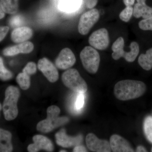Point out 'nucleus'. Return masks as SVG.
Segmentation results:
<instances>
[{
	"mask_svg": "<svg viewBox=\"0 0 152 152\" xmlns=\"http://www.w3.org/2000/svg\"><path fill=\"white\" fill-rule=\"evenodd\" d=\"M98 0H86V6L89 9H93L97 4Z\"/></svg>",
	"mask_w": 152,
	"mask_h": 152,
	"instance_id": "31",
	"label": "nucleus"
},
{
	"mask_svg": "<svg viewBox=\"0 0 152 152\" xmlns=\"http://www.w3.org/2000/svg\"><path fill=\"white\" fill-rule=\"evenodd\" d=\"M33 31L31 28L24 26L14 29L11 33V39L15 43L26 42L32 37Z\"/></svg>",
	"mask_w": 152,
	"mask_h": 152,
	"instance_id": "15",
	"label": "nucleus"
},
{
	"mask_svg": "<svg viewBox=\"0 0 152 152\" xmlns=\"http://www.w3.org/2000/svg\"><path fill=\"white\" fill-rule=\"evenodd\" d=\"M60 152H67L66 151H65V150H61V151H60Z\"/></svg>",
	"mask_w": 152,
	"mask_h": 152,
	"instance_id": "38",
	"label": "nucleus"
},
{
	"mask_svg": "<svg viewBox=\"0 0 152 152\" xmlns=\"http://www.w3.org/2000/svg\"><path fill=\"white\" fill-rule=\"evenodd\" d=\"M130 48V51L128 52L125 51L123 57L128 62H133L139 54L140 48L137 43L133 42L131 43Z\"/></svg>",
	"mask_w": 152,
	"mask_h": 152,
	"instance_id": "21",
	"label": "nucleus"
},
{
	"mask_svg": "<svg viewBox=\"0 0 152 152\" xmlns=\"http://www.w3.org/2000/svg\"><path fill=\"white\" fill-rule=\"evenodd\" d=\"M139 26L141 29L147 31H152V16L144 19L139 23Z\"/></svg>",
	"mask_w": 152,
	"mask_h": 152,
	"instance_id": "26",
	"label": "nucleus"
},
{
	"mask_svg": "<svg viewBox=\"0 0 152 152\" xmlns=\"http://www.w3.org/2000/svg\"><path fill=\"white\" fill-rule=\"evenodd\" d=\"M84 68L90 74H95L99 69L100 56L97 51L92 47L86 46L80 53Z\"/></svg>",
	"mask_w": 152,
	"mask_h": 152,
	"instance_id": "5",
	"label": "nucleus"
},
{
	"mask_svg": "<svg viewBox=\"0 0 152 152\" xmlns=\"http://www.w3.org/2000/svg\"><path fill=\"white\" fill-rule=\"evenodd\" d=\"M5 97L2 106L3 113L6 120H14L18 114V104L20 96L19 89L14 86H10L5 91Z\"/></svg>",
	"mask_w": 152,
	"mask_h": 152,
	"instance_id": "3",
	"label": "nucleus"
},
{
	"mask_svg": "<svg viewBox=\"0 0 152 152\" xmlns=\"http://www.w3.org/2000/svg\"><path fill=\"white\" fill-rule=\"evenodd\" d=\"M19 0H0V5L5 13L15 15L19 8Z\"/></svg>",
	"mask_w": 152,
	"mask_h": 152,
	"instance_id": "19",
	"label": "nucleus"
},
{
	"mask_svg": "<svg viewBox=\"0 0 152 152\" xmlns=\"http://www.w3.org/2000/svg\"><path fill=\"white\" fill-rule=\"evenodd\" d=\"M99 17V12L96 9H93L83 14L80 18L78 26L80 34L83 35H87L98 21Z\"/></svg>",
	"mask_w": 152,
	"mask_h": 152,
	"instance_id": "6",
	"label": "nucleus"
},
{
	"mask_svg": "<svg viewBox=\"0 0 152 152\" xmlns=\"http://www.w3.org/2000/svg\"><path fill=\"white\" fill-rule=\"evenodd\" d=\"M12 134L9 131L0 129V152L12 151Z\"/></svg>",
	"mask_w": 152,
	"mask_h": 152,
	"instance_id": "17",
	"label": "nucleus"
},
{
	"mask_svg": "<svg viewBox=\"0 0 152 152\" xmlns=\"http://www.w3.org/2000/svg\"><path fill=\"white\" fill-rule=\"evenodd\" d=\"M61 110L58 106H50L47 109V117L38 123L37 129L41 132H50L55 129L66 124L69 122V118L66 117H59Z\"/></svg>",
	"mask_w": 152,
	"mask_h": 152,
	"instance_id": "2",
	"label": "nucleus"
},
{
	"mask_svg": "<svg viewBox=\"0 0 152 152\" xmlns=\"http://www.w3.org/2000/svg\"><path fill=\"white\" fill-rule=\"evenodd\" d=\"M151 152H152V149H151Z\"/></svg>",
	"mask_w": 152,
	"mask_h": 152,
	"instance_id": "39",
	"label": "nucleus"
},
{
	"mask_svg": "<svg viewBox=\"0 0 152 152\" xmlns=\"http://www.w3.org/2000/svg\"><path fill=\"white\" fill-rule=\"evenodd\" d=\"M37 71V64L33 62H29L23 68V72L30 76L35 74Z\"/></svg>",
	"mask_w": 152,
	"mask_h": 152,
	"instance_id": "27",
	"label": "nucleus"
},
{
	"mask_svg": "<svg viewBox=\"0 0 152 152\" xmlns=\"http://www.w3.org/2000/svg\"><path fill=\"white\" fill-rule=\"evenodd\" d=\"M126 7H132L134 4L135 0H123Z\"/></svg>",
	"mask_w": 152,
	"mask_h": 152,
	"instance_id": "33",
	"label": "nucleus"
},
{
	"mask_svg": "<svg viewBox=\"0 0 152 152\" xmlns=\"http://www.w3.org/2000/svg\"><path fill=\"white\" fill-rule=\"evenodd\" d=\"M146 89L145 85L143 82L134 80H123L115 85L114 93L118 99L128 101L141 96Z\"/></svg>",
	"mask_w": 152,
	"mask_h": 152,
	"instance_id": "1",
	"label": "nucleus"
},
{
	"mask_svg": "<svg viewBox=\"0 0 152 152\" xmlns=\"http://www.w3.org/2000/svg\"><path fill=\"white\" fill-rule=\"evenodd\" d=\"M136 152H147L146 150L142 146H139L137 148Z\"/></svg>",
	"mask_w": 152,
	"mask_h": 152,
	"instance_id": "35",
	"label": "nucleus"
},
{
	"mask_svg": "<svg viewBox=\"0 0 152 152\" xmlns=\"http://www.w3.org/2000/svg\"><path fill=\"white\" fill-rule=\"evenodd\" d=\"M62 80L66 87L74 91L85 93L88 90L86 83L76 69H68L65 71L62 75Z\"/></svg>",
	"mask_w": 152,
	"mask_h": 152,
	"instance_id": "4",
	"label": "nucleus"
},
{
	"mask_svg": "<svg viewBox=\"0 0 152 152\" xmlns=\"http://www.w3.org/2000/svg\"><path fill=\"white\" fill-rule=\"evenodd\" d=\"M110 145L114 152H133L134 151L129 143L118 135L114 134L110 138Z\"/></svg>",
	"mask_w": 152,
	"mask_h": 152,
	"instance_id": "14",
	"label": "nucleus"
},
{
	"mask_svg": "<svg viewBox=\"0 0 152 152\" xmlns=\"http://www.w3.org/2000/svg\"><path fill=\"white\" fill-rule=\"evenodd\" d=\"M86 143L89 149L93 152H110L112 151L108 141L100 140L93 133L87 135Z\"/></svg>",
	"mask_w": 152,
	"mask_h": 152,
	"instance_id": "10",
	"label": "nucleus"
},
{
	"mask_svg": "<svg viewBox=\"0 0 152 152\" xmlns=\"http://www.w3.org/2000/svg\"><path fill=\"white\" fill-rule=\"evenodd\" d=\"M88 42L91 46L94 48L101 50H106L110 43L107 30L102 28L94 32L90 36Z\"/></svg>",
	"mask_w": 152,
	"mask_h": 152,
	"instance_id": "7",
	"label": "nucleus"
},
{
	"mask_svg": "<svg viewBox=\"0 0 152 152\" xmlns=\"http://www.w3.org/2000/svg\"><path fill=\"white\" fill-rule=\"evenodd\" d=\"M138 63L144 69L150 70L152 68V48L147 51L145 54H141L139 57Z\"/></svg>",
	"mask_w": 152,
	"mask_h": 152,
	"instance_id": "20",
	"label": "nucleus"
},
{
	"mask_svg": "<svg viewBox=\"0 0 152 152\" xmlns=\"http://www.w3.org/2000/svg\"><path fill=\"white\" fill-rule=\"evenodd\" d=\"M76 61L75 56L72 50L65 48L60 52L55 61V64L60 69H68L75 65Z\"/></svg>",
	"mask_w": 152,
	"mask_h": 152,
	"instance_id": "9",
	"label": "nucleus"
},
{
	"mask_svg": "<svg viewBox=\"0 0 152 152\" xmlns=\"http://www.w3.org/2000/svg\"><path fill=\"white\" fill-rule=\"evenodd\" d=\"M84 93H79L75 104V108L78 110H80L83 107L85 103Z\"/></svg>",
	"mask_w": 152,
	"mask_h": 152,
	"instance_id": "28",
	"label": "nucleus"
},
{
	"mask_svg": "<svg viewBox=\"0 0 152 152\" xmlns=\"http://www.w3.org/2000/svg\"><path fill=\"white\" fill-rule=\"evenodd\" d=\"M57 7L61 12L67 13L74 12L81 6L82 0H57Z\"/></svg>",
	"mask_w": 152,
	"mask_h": 152,
	"instance_id": "16",
	"label": "nucleus"
},
{
	"mask_svg": "<svg viewBox=\"0 0 152 152\" xmlns=\"http://www.w3.org/2000/svg\"><path fill=\"white\" fill-rule=\"evenodd\" d=\"M56 142L60 146L63 148H68L80 145L83 141L82 135L71 137L66 134L65 129H62L55 135Z\"/></svg>",
	"mask_w": 152,
	"mask_h": 152,
	"instance_id": "12",
	"label": "nucleus"
},
{
	"mask_svg": "<svg viewBox=\"0 0 152 152\" xmlns=\"http://www.w3.org/2000/svg\"><path fill=\"white\" fill-rule=\"evenodd\" d=\"M33 140L34 143L28 146V151L37 152L42 150L48 152L53 151V142L47 137L42 135H36L33 137Z\"/></svg>",
	"mask_w": 152,
	"mask_h": 152,
	"instance_id": "11",
	"label": "nucleus"
},
{
	"mask_svg": "<svg viewBox=\"0 0 152 152\" xmlns=\"http://www.w3.org/2000/svg\"><path fill=\"white\" fill-rule=\"evenodd\" d=\"M133 15L137 18L140 17L147 18L152 16V8L147 6L145 3H137L133 8Z\"/></svg>",
	"mask_w": 152,
	"mask_h": 152,
	"instance_id": "18",
	"label": "nucleus"
},
{
	"mask_svg": "<svg viewBox=\"0 0 152 152\" xmlns=\"http://www.w3.org/2000/svg\"><path fill=\"white\" fill-rule=\"evenodd\" d=\"M12 77V73L5 67L2 58L0 57V79L3 81H7Z\"/></svg>",
	"mask_w": 152,
	"mask_h": 152,
	"instance_id": "23",
	"label": "nucleus"
},
{
	"mask_svg": "<svg viewBox=\"0 0 152 152\" xmlns=\"http://www.w3.org/2000/svg\"><path fill=\"white\" fill-rule=\"evenodd\" d=\"M144 129L147 138L152 143V117L146 118L144 124Z\"/></svg>",
	"mask_w": 152,
	"mask_h": 152,
	"instance_id": "24",
	"label": "nucleus"
},
{
	"mask_svg": "<svg viewBox=\"0 0 152 152\" xmlns=\"http://www.w3.org/2000/svg\"><path fill=\"white\" fill-rule=\"evenodd\" d=\"M10 28L7 26H0V42L6 37L8 33Z\"/></svg>",
	"mask_w": 152,
	"mask_h": 152,
	"instance_id": "30",
	"label": "nucleus"
},
{
	"mask_svg": "<svg viewBox=\"0 0 152 152\" xmlns=\"http://www.w3.org/2000/svg\"><path fill=\"white\" fill-rule=\"evenodd\" d=\"M2 108V105L0 103V111H1Z\"/></svg>",
	"mask_w": 152,
	"mask_h": 152,
	"instance_id": "37",
	"label": "nucleus"
},
{
	"mask_svg": "<svg viewBox=\"0 0 152 152\" xmlns=\"http://www.w3.org/2000/svg\"><path fill=\"white\" fill-rule=\"evenodd\" d=\"M16 81L21 88L23 90H28L31 86L30 75L23 72L18 75Z\"/></svg>",
	"mask_w": 152,
	"mask_h": 152,
	"instance_id": "22",
	"label": "nucleus"
},
{
	"mask_svg": "<svg viewBox=\"0 0 152 152\" xmlns=\"http://www.w3.org/2000/svg\"><path fill=\"white\" fill-rule=\"evenodd\" d=\"M38 69L50 83H55L59 78V73L56 66L48 59L43 58L38 61Z\"/></svg>",
	"mask_w": 152,
	"mask_h": 152,
	"instance_id": "8",
	"label": "nucleus"
},
{
	"mask_svg": "<svg viewBox=\"0 0 152 152\" xmlns=\"http://www.w3.org/2000/svg\"><path fill=\"white\" fill-rule=\"evenodd\" d=\"M138 3H140V4H143V3H145L146 0H137Z\"/></svg>",
	"mask_w": 152,
	"mask_h": 152,
	"instance_id": "36",
	"label": "nucleus"
},
{
	"mask_svg": "<svg viewBox=\"0 0 152 152\" xmlns=\"http://www.w3.org/2000/svg\"><path fill=\"white\" fill-rule=\"evenodd\" d=\"M73 152H88L86 148L84 146L81 145L76 146L74 148Z\"/></svg>",
	"mask_w": 152,
	"mask_h": 152,
	"instance_id": "32",
	"label": "nucleus"
},
{
	"mask_svg": "<svg viewBox=\"0 0 152 152\" xmlns=\"http://www.w3.org/2000/svg\"><path fill=\"white\" fill-rule=\"evenodd\" d=\"M5 13L3 11L1 7V5H0V20H1L4 18L5 16Z\"/></svg>",
	"mask_w": 152,
	"mask_h": 152,
	"instance_id": "34",
	"label": "nucleus"
},
{
	"mask_svg": "<svg viewBox=\"0 0 152 152\" xmlns=\"http://www.w3.org/2000/svg\"><path fill=\"white\" fill-rule=\"evenodd\" d=\"M34 44L26 41L15 45L7 47L3 50V54L6 56H13L20 53L28 54L34 50Z\"/></svg>",
	"mask_w": 152,
	"mask_h": 152,
	"instance_id": "13",
	"label": "nucleus"
},
{
	"mask_svg": "<svg viewBox=\"0 0 152 152\" xmlns=\"http://www.w3.org/2000/svg\"><path fill=\"white\" fill-rule=\"evenodd\" d=\"M133 14V8L132 7H126L121 11L119 15V18L121 20L128 22L130 20Z\"/></svg>",
	"mask_w": 152,
	"mask_h": 152,
	"instance_id": "25",
	"label": "nucleus"
},
{
	"mask_svg": "<svg viewBox=\"0 0 152 152\" xmlns=\"http://www.w3.org/2000/svg\"><path fill=\"white\" fill-rule=\"evenodd\" d=\"M23 22V18L20 16L15 15L12 17L10 20V24L12 27H17L20 26Z\"/></svg>",
	"mask_w": 152,
	"mask_h": 152,
	"instance_id": "29",
	"label": "nucleus"
}]
</instances>
